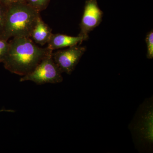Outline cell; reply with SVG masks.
Here are the masks:
<instances>
[{
	"label": "cell",
	"mask_w": 153,
	"mask_h": 153,
	"mask_svg": "<svg viewBox=\"0 0 153 153\" xmlns=\"http://www.w3.org/2000/svg\"><path fill=\"white\" fill-rule=\"evenodd\" d=\"M9 49L4 60L5 68L12 73L24 76L34 70L53 51L41 48L31 38L15 37L9 42Z\"/></svg>",
	"instance_id": "cell-1"
},
{
	"label": "cell",
	"mask_w": 153,
	"mask_h": 153,
	"mask_svg": "<svg viewBox=\"0 0 153 153\" xmlns=\"http://www.w3.org/2000/svg\"><path fill=\"white\" fill-rule=\"evenodd\" d=\"M102 16L103 13L99 7L97 0H86L79 24L80 32L78 36L87 40L88 34L101 23Z\"/></svg>",
	"instance_id": "cell-6"
},
{
	"label": "cell",
	"mask_w": 153,
	"mask_h": 153,
	"mask_svg": "<svg viewBox=\"0 0 153 153\" xmlns=\"http://www.w3.org/2000/svg\"><path fill=\"white\" fill-rule=\"evenodd\" d=\"M86 48L76 45L52 52L54 62L62 73L71 74L85 53Z\"/></svg>",
	"instance_id": "cell-5"
},
{
	"label": "cell",
	"mask_w": 153,
	"mask_h": 153,
	"mask_svg": "<svg viewBox=\"0 0 153 153\" xmlns=\"http://www.w3.org/2000/svg\"><path fill=\"white\" fill-rule=\"evenodd\" d=\"M9 42L4 38H0V63H3L8 52Z\"/></svg>",
	"instance_id": "cell-12"
},
{
	"label": "cell",
	"mask_w": 153,
	"mask_h": 153,
	"mask_svg": "<svg viewBox=\"0 0 153 153\" xmlns=\"http://www.w3.org/2000/svg\"><path fill=\"white\" fill-rule=\"evenodd\" d=\"M1 2V0H0V2Z\"/></svg>",
	"instance_id": "cell-15"
},
{
	"label": "cell",
	"mask_w": 153,
	"mask_h": 153,
	"mask_svg": "<svg viewBox=\"0 0 153 153\" xmlns=\"http://www.w3.org/2000/svg\"><path fill=\"white\" fill-rule=\"evenodd\" d=\"M152 98L144 102L137 111L129 128L138 149L151 150L153 143Z\"/></svg>",
	"instance_id": "cell-3"
},
{
	"label": "cell",
	"mask_w": 153,
	"mask_h": 153,
	"mask_svg": "<svg viewBox=\"0 0 153 153\" xmlns=\"http://www.w3.org/2000/svg\"><path fill=\"white\" fill-rule=\"evenodd\" d=\"M147 44V57L148 59H152L153 58V32L151 30L147 34L146 39Z\"/></svg>",
	"instance_id": "cell-11"
},
{
	"label": "cell",
	"mask_w": 153,
	"mask_h": 153,
	"mask_svg": "<svg viewBox=\"0 0 153 153\" xmlns=\"http://www.w3.org/2000/svg\"><path fill=\"white\" fill-rule=\"evenodd\" d=\"M40 16L36 11L26 2L13 3L8 5L2 38H30L33 28Z\"/></svg>",
	"instance_id": "cell-2"
},
{
	"label": "cell",
	"mask_w": 153,
	"mask_h": 153,
	"mask_svg": "<svg viewBox=\"0 0 153 153\" xmlns=\"http://www.w3.org/2000/svg\"><path fill=\"white\" fill-rule=\"evenodd\" d=\"M3 111H6V112H14L15 111L13 110H6L5 109H2L0 110V112H3Z\"/></svg>",
	"instance_id": "cell-14"
},
{
	"label": "cell",
	"mask_w": 153,
	"mask_h": 153,
	"mask_svg": "<svg viewBox=\"0 0 153 153\" xmlns=\"http://www.w3.org/2000/svg\"><path fill=\"white\" fill-rule=\"evenodd\" d=\"M50 0H25V2L36 11L40 12L46 9Z\"/></svg>",
	"instance_id": "cell-9"
},
{
	"label": "cell",
	"mask_w": 153,
	"mask_h": 153,
	"mask_svg": "<svg viewBox=\"0 0 153 153\" xmlns=\"http://www.w3.org/2000/svg\"><path fill=\"white\" fill-rule=\"evenodd\" d=\"M86 41L82 36L73 37L61 34H52L47 43L48 49L53 51L56 49H62L79 45L83 41Z\"/></svg>",
	"instance_id": "cell-7"
},
{
	"label": "cell",
	"mask_w": 153,
	"mask_h": 153,
	"mask_svg": "<svg viewBox=\"0 0 153 153\" xmlns=\"http://www.w3.org/2000/svg\"><path fill=\"white\" fill-rule=\"evenodd\" d=\"M52 53L45 57L30 74L22 76L20 82L31 81L38 85L62 82V72L54 62Z\"/></svg>",
	"instance_id": "cell-4"
},
{
	"label": "cell",
	"mask_w": 153,
	"mask_h": 153,
	"mask_svg": "<svg viewBox=\"0 0 153 153\" xmlns=\"http://www.w3.org/2000/svg\"><path fill=\"white\" fill-rule=\"evenodd\" d=\"M52 34V29L43 21L40 16L33 28L30 38L36 44L44 46L49 42Z\"/></svg>",
	"instance_id": "cell-8"
},
{
	"label": "cell",
	"mask_w": 153,
	"mask_h": 153,
	"mask_svg": "<svg viewBox=\"0 0 153 153\" xmlns=\"http://www.w3.org/2000/svg\"><path fill=\"white\" fill-rule=\"evenodd\" d=\"M8 5L0 2V38H2L5 25L6 16Z\"/></svg>",
	"instance_id": "cell-10"
},
{
	"label": "cell",
	"mask_w": 153,
	"mask_h": 153,
	"mask_svg": "<svg viewBox=\"0 0 153 153\" xmlns=\"http://www.w3.org/2000/svg\"><path fill=\"white\" fill-rule=\"evenodd\" d=\"M2 2L7 5H9L13 3L18 2H25V0H1Z\"/></svg>",
	"instance_id": "cell-13"
}]
</instances>
